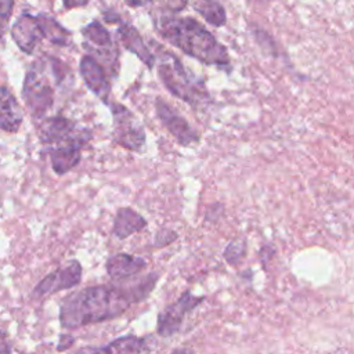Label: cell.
I'll list each match as a JSON object with an SVG mask.
<instances>
[{
    "label": "cell",
    "instance_id": "obj_1",
    "mask_svg": "<svg viewBox=\"0 0 354 354\" xmlns=\"http://www.w3.org/2000/svg\"><path fill=\"white\" fill-rule=\"evenodd\" d=\"M159 275L149 274L130 283L87 286L66 296L59 308V322L66 329L102 322L123 314L149 296Z\"/></svg>",
    "mask_w": 354,
    "mask_h": 354
},
{
    "label": "cell",
    "instance_id": "obj_2",
    "mask_svg": "<svg viewBox=\"0 0 354 354\" xmlns=\"http://www.w3.org/2000/svg\"><path fill=\"white\" fill-rule=\"evenodd\" d=\"M158 28L165 40L178 47L189 57L207 65H228L230 58L225 47L195 19L162 18Z\"/></svg>",
    "mask_w": 354,
    "mask_h": 354
},
{
    "label": "cell",
    "instance_id": "obj_3",
    "mask_svg": "<svg viewBox=\"0 0 354 354\" xmlns=\"http://www.w3.org/2000/svg\"><path fill=\"white\" fill-rule=\"evenodd\" d=\"M62 76V64L54 58L37 59L30 65L22 93L32 113L43 115L53 105L55 86Z\"/></svg>",
    "mask_w": 354,
    "mask_h": 354
},
{
    "label": "cell",
    "instance_id": "obj_4",
    "mask_svg": "<svg viewBox=\"0 0 354 354\" xmlns=\"http://www.w3.org/2000/svg\"><path fill=\"white\" fill-rule=\"evenodd\" d=\"M159 76L170 93L189 104L203 101L206 97L203 87H199L188 76L180 61L173 57V54H167L166 59L162 61L159 66Z\"/></svg>",
    "mask_w": 354,
    "mask_h": 354
},
{
    "label": "cell",
    "instance_id": "obj_5",
    "mask_svg": "<svg viewBox=\"0 0 354 354\" xmlns=\"http://www.w3.org/2000/svg\"><path fill=\"white\" fill-rule=\"evenodd\" d=\"M113 137L126 149L140 151L145 144V133L137 118L123 105H113Z\"/></svg>",
    "mask_w": 354,
    "mask_h": 354
},
{
    "label": "cell",
    "instance_id": "obj_6",
    "mask_svg": "<svg viewBox=\"0 0 354 354\" xmlns=\"http://www.w3.org/2000/svg\"><path fill=\"white\" fill-rule=\"evenodd\" d=\"M88 137L87 133L79 130L71 120L61 116L50 118L40 126V140L54 147L75 145L82 148Z\"/></svg>",
    "mask_w": 354,
    "mask_h": 354
},
{
    "label": "cell",
    "instance_id": "obj_7",
    "mask_svg": "<svg viewBox=\"0 0 354 354\" xmlns=\"http://www.w3.org/2000/svg\"><path fill=\"white\" fill-rule=\"evenodd\" d=\"M203 300L202 296H194L189 290L184 292L174 303L169 304L158 317V333L162 337H169L174 335L185 317L191 310L199 306Z\"/></svg>",
    "mask_w": 354,
    "mask_h": 354
},
{
    "label": "cell",
    "instance_id": "obj_8",
    "mask_svg": "<svg viewBox=\"0 0 354 354\" xmlns=\"http://www.w3.org/2000/svg\"><path fill=\"white\" fill-rule=\"evenodd\" d=\"M82 279V266L77 260L69 261L66 266L47 274L33 289L35 297H43L59 290L76 286Z\"/></svg>",
    "mask_w": 354,
    "mask_h": 354
},
{
    "label": "cell",
    "instance_id": "obj_9",
    "mask_svg": "<svg viewBox=\"0 0 354 354\" xmlns=\"http://www.w3.org/2000/svg\"><path fill=\"white\" fill-rule=\"evenodd\" d=\"M11 36L17 46L26 54L33 53L36 46L46 37L39 17L22 14L11 29Z\"/></svg>",
    "mask_w": 354,
    "mask_h": 354
},
{
    "label": "cell",
    "instance_id": "obj_10",
    "mask_svg": "<svg viewBox=\"0 0 354 354\" xmlns=\"http://www.w3.org/2000/svg\"><path fill=\"white\" fill-rule=\"evenodd\" d=\"M156 113L162 120L163 126L174 136V138L181 145H189L198 140L196 133L191 129L188 122L160 100L156 101Z\"/></svg>",
    "mask_w": 354,
    "mask_h": 354
},
{
    "label": "cell",
    "instance_id": "obj_11",
    "mask_svg": "<svg viewBox=\"0 0 354 354\" xmlns=\"http://www.w3.org/2000/svg\"><path fill=\"white\" fill-rule=\"evenodd\" d=\"M80 72L88 88L101 100L106 101L109 95V83L102 71V66L93 57L86 55L80 61Z\"/></svg>",
    "mask_w": 354,
    "mask_h": 354
},
{
    "label": "cell",
    "instance_id": "obj_12",
    "mask_svg": "<svg viewBox=\"0 0 354 354\" xmlns=\"http://www.w3.org/2000/svg\"><path fill=\"white\" fill-rule=\"evenodd\" d=\"M147 348V342L137 336H122L101 347H83L75 354H140Z\"/></svg>",
    "mask_w": 354,
    "mask_h": 354
},
{
    "label": "cell",
    "instance_id": "obj_13",
    "mask_svg": "<svg viewBox=\"0 0 354 354\" xmlns=\"http://www.w3.org/2000/svg\"><path fill=\"white\" fill-rule=\"evenodd\" d=\"M106 272L113 281H124L126 278L142 271L147 267V263L144 259L119 253L108 259L106 261Z\"/></svg>",
    "mask_w": 354,
    "mask_h": 354
},
{
    "label": "cell",
    "instance_id": "obj_14",
    "mask_svg": "<svg viewBox=\"0 0 354 354\" xmlns=\"http://www.w3.org/2000/svg\"><path fill=\"white\" fill-rule=\"evenodd\" d=\"M22 123V109L6 87H0V129L15 133Z\"/></svg>",
    "mask_w": 354,
    "mask_h": 354
},
{
    "label": "cell",
    "instance_id": "obj_15",
    "mask_svg": "<svg viewBox=\"0 0 354 354\" xmlns=\"http://www.w3.org/2000/svg\"><path fill=\"white\" fill-rule=\"evenodd\" d=\"M147 225V220L130 207H120L113 220V235L124 239L131 234L141 231Z\"/></svg>",
    "mask_w": 354,
    "mask_h": 354
},
{
    "label": "cell",
    "instance_id": "obj_16",
    "mask_svg": "<svg viewBox=\"0 0 354 354\" xmlns=\"http://www.w3.org/2000/svg\"><path fill=\"white\" fill-rule=\"evenodd\" d=\"M119 35H120V39L126 48H129L131 53H134L145 65H148V66L153 65V62H155L153 55L151 54V51L148 50L145 43L142 41L138 32L131 25L122 24L119 28Z\"/></svg>",
    "mask_w": 354,
    "mask_h": 354
},
{
    "label": "cell",
    "instance_id": "obj_17",
    "mask_svg": "<svg viewBox=\"0 0 354 354\" xmlns=\"http://www.w3.org/2000/svg\"><path fill=\"white\" fill-rule=\"evenodd\" d=\"M51 167L57 174H65L80 162V147L65 145L50 149Z\"/></svg>",
    "mask_w": 354,
    "mask_h": 354
},
{
    "label": "cell",
    "instance_id": "obj_18",
    "mask_svg": "<svg viewBox=\"0 0 354 354\" xmlns=\"http://www.w3.org/2000/svg\"><path fill=\"white\" fill-rule=\"evenodd\" d=\"M196 11L212 25L221 26L225 24V11L223 6L216 0H201L195 6Z\"/></svg>",
    "mask_w": 354,
    "mask_h": 354
},
{
    "label": "cell",
    "instance_id": "obj_19",
    "mask_svg": "<svg viewBox=\"0 0 354 354\" xmlns=\"http://www.w3.org/2000/svg\"><path fill=\"white\" fill-rule=\"evenodd\" d=\"M83 36L86 37V40L95 47H109L111 43V36L108 33V30L100 24V22H91L88 24L84 29H83Z\"/></svg>",
    "mask_w": 354,
    "mask_h": 354
},
{
    "label": "cell",
    "instance_id": "obj_20",
    "mask_svg": "<svg viewBox=\"0 0 354 354\" xmlns=\"http://www.w3.org/2000/svg\"><path fill=\"white\" fill-rule=\"evenodd\" d=\"M39 19H40L41 28L44 30V36L47 39H50L53 43L62 44V46L68 43V39H69V32L68 30H65L62 26H59L54 19H51L48 17L40 15Z\"/></svg>",
    "mask_w": 354,
    "mask_h": 354
},
{
    "label": "cell",
    "instance_id": "obj_21",
    "mask_svg": "<svg viewBox=\"0 0 354 354\" xmlns=\"http://www.w3.org/2000/svg\"><path fill=\"white\" fill-rule=\"evenodd\" d=\"M245 254V243L243 241H232L224 250V257L228 263H236Z\"/></svg>",
    "mask_w": 354,
    "mask_h": 354
},
{
    "label": "cell",
    "instance_id": "obj_22",
    "mask_svg": "<svg viewBox=\"0 0 354 354\" xmlns=\"http://www.w3.org/2000/svg\"><path fill=\"white\" fill-rule=\"evenodd\" d=\"M14 0H0V37L4 35L8 19L11 17Z\"/></svg>",
    "mask_w": 354,
    "mask_h": 354
},
{
    "label": "cell",
    "instance_id": "obj_23",
    "mask_svg": "<svg viewBox=\"0 0 354 354\" xmlns=\"http://www.w3.org/2000/svg\"><path fill=\"white\" fill-rule=\"evenodd\" d=\"M177 238V234L171 230H160L158 234H156V238H155V246H166L169 245L170 242L176 241Z\"/></svg>",
    "mask_w": 354,
    "mask_h": 354
},
{
    "label": "cell",
    "instance_id": "obj_24",
    "mask_svg": "<svg viewBox=\"0 0 354 354\" xmlns=\"http://www.w3.org/2000/svg\"><path fill=\"white\" fill-rule=\"evenodd\" d=\"M156 1H160L165 7H167V8L173 10V11H178V10L185 7L188 0H156Z\"/></svg>",
    "mask_w": 354,
    "mask_h": 354
},
{
    "label": "cell",
    "instance_id": "obj_25",
    "mask_svg": "<svg viewBox=\"0 0 354 354\" xmlns=\"http://www.w3.org/2000/svg\"><path fill=\"white\" fill-rule=\"evenodd\" d=\"M0 354H11V346L7 339V333L0 329Z\"/></svg>",
    "mask_w": 354,
    "mask_h": 354
},
{
    "label": "cell",
    "instance_id": "obj_26",
    "mask_svg": "<svg viewBox=\"0 0 354 354\" xmlns=\"http://www.w3.org/2000/svg\"><path fill=\"white\" fill-rule=\"evenodd\" d=\"M73 343V339L71 336H61V340L58 343V350H66Z\"/></svg>",
    "mask_w": 354,
    "mask_h": 354
},
{
    "label": "cell",
    "instance_id": "obj_27",
    "mask_svg": "<svg viewBox=\"0 0 354 354\" xmlns=\"http://www.w3.org/2000/svg\"><path fill=\"white\" fill-rule=\"evenodd\" d=\"M86 3H87V0H64L65 7H68V8L79 7V6H83V4H86Z\"/></svg>",
    "mask_w": 354,
    "mask_h": 354
},
{
    "label": "cell",
    "instance_id": "obj_28",
    "mask_svg": "<svg viewBox=\"0 0 354 354\" xmlns=\"http://www.w3.org/2000/svg\"><path fill=\"white\" fill-rule=\"evenodd\" d=\"M129 1L130 4H142V0H126Z\"/></svg>",
    "mask_w": 354,
    "mask_h": 354
}]
</instances>
